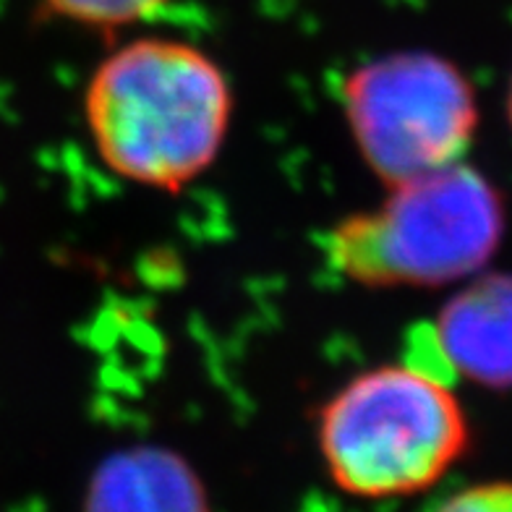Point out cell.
<instances>
[{"mask_svg": "<svg viewBox=\"0 0 512 512\" xmlns=\"http://www.w3.org/2000/svg\"><path fill=\"white\" fill-rule=\"evenodd\" d=\"M168 0H45V6L61 19L81 27L118 29L147 19Z\"/></svg>", "mask_w": 512, "mask_h": 512, "instance_id": "obj_7", "label": "cell"}, {"mask_svg": "<svg viewBox=\"0 0 512 512\" xmlns=\"http://www.w3.org/2000/svg\"><path fill=\"white\" fill-rule=\"evenodd\" d=\"M81 512H212L189 460L157 445L126 447L102 460Z\"/></svg>", "mask_w": 512, "mask_h": 512, "instance_id": "obj_6", "label": "cell"}, {"mask_svg": "<svg viewBox=\"0 0 512 512\" xmlns=\"http://www.w3.org/2000/svg\"><path fill=\"white\" fill-rule=\"evenodd\" d=\"M84 118L100 160L123 181L181 191L217 160L230 121L228 76L196 45L126 42L97 63Z\"/></svg>", "mask_w": 512, "mask_h": 512, "instance_id": "obj_1", "label": "cell"}, {"mask_svg": "<svg viewBox=\"0 0 512 512\" xmlns=\"http://www.w3.org/2000/svg\"><path fill=\"white\" fill-rule=\"evenodd\" d=\"M437 512H512V481L468 486L445 499Z\"/></svg>", "mask_w": 512, "mask_h": 512, "instance_id": "obj_8", "label": "cell"}, {"mask_svg": "<svg viewBox=\"0 0 512 512\" xmlns=\"http://www.w3.org/2000/svg\"><path fill=\"white\" fill-rule=\"evenodd\" d=\"M507 121L512 126V81H510V89H507Z\"/></svg>", "mask_w": 512, "mask_h": 512, "instance_id": "obj_9", "label": "cell"}, {"mask_svg": "<svg viewBox=\"0 0 512 512\" xmlns=\"http://www.w3.org/2000/svg\"><path fill=\"white\" fill-rule=\"evenodd\" d=\"M452 377L489 387H512V275L476 277L458 290L432 324Z\"/></svg>", "mask_w": 512, "mask_h": 512, "instance_id": "obj_5", "label": "cell"}, {"mask_svg": "<svg viewBox=\"0 0 512 512\" xmlns=\"http://www.w3.org/2000/svg\"><path fill=\"white\" fill-rule=\"evenodd\" d=\"M319 452L343 492L405 497L437 484L468 450V418L450 382L384 364L345 382L319 411Z\"/></svg>", "mask_w": 512, "mask_h": 512, "instance_id": "obj_3", "label": "cell"}, {"mask_svg": "<svg viewBox=\"0 0 512 512\" xmlns=\"http://www.w3.org/2000/svg\"><path fill=\"white\" fill-rule=\"evenodd\" d=\"M340 105L358 155L387 186L460 162L479 126L468 76L426 50L353 68L340 87Z\"/></svg>", "mask_w": 512, "mask_h": 512, "instance_id": "obj_4", "label": "cell"}, {"mask_svg": "<svg viewBox=\"0 0 512 512\" xmlns=\"http://www.w3.org/2000/svg\"><path fill=\"white\" fill-rule=\"evenodd\" d=\"M379 207L324 236L327 262L366 288H442L479 275L505 236V202L479 170L455 162L387 186Z\"/></svg>", "mask_w": 512, "mask_h": 512, "instance_id": "obj_2", "label": "cell"}]
</instances>
